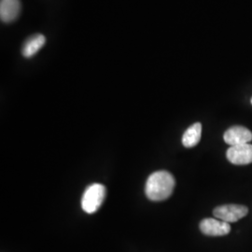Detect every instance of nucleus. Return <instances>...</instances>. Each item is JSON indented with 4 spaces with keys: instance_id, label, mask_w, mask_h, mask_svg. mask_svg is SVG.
Instances as JSON below:
<instances>
[{
    "instance_id": "1",
    "label": "nucleus",
    "mask_w": 252,
    "mask_h": 252,
    "mask_svg": "<svg viewBox=\"0 0 252 252\" xmlns=\"http://www.w3.org/2000/svg\"><path fill=\"white\" fill-rule=\"evenodd\" d=\"M175 186L176 180L171 173L167 171L154 172L147 180L145 192L150 200L159 202L169 198Z\"/></svg>"
},
{
    "instance_id": "2",
    "label": "nucleus",
    "mask_w": 252,
    "mask_h": 252,
    "mask_svg": "<svg viewBox=\"0 0 252 252\" xmlns=\"http://www.w3.org/2000/svg\"><path fill=\"white\" fill-rule=\"evenodd\" d=\"M107 194L106 187L99 183H94L85 189L81 198V207L88 214L95 213L102 206Z\"/></svg>"
},
{
    "instance_id": "3",
    "label": "nucleus",
    "mask_w": 252,
    "mask_h": 252,
    "mask_svg": "<svg viewBox=\"0 0 252 252\" xmlns=\"http://www.w3.org/2000/svg\"><path fill=\"white\" fill-rule=\"evenodd\" d=\"M249 208L242 205H224L217 207L213 210V215L225 222H236L247 216Z\"/></svg>"
},
{
    "instance_id": "4",
    "label": "nucleus",
    "mask_w": 252,
    "mask_h": 252,
    "mask_svg": "<svg viewBox=\"0 0 252 252\" xmlns=\"http://www.w3.org/2000/svg\"><path fill=\"white\" fill-rule=\"evenodd\" d=\"M226 156L229 162L236 165H246L252 162V145L250 143L232 146L228 149Z\"/></svg>"
},
{
    "instance_id": "5",
    "label": "nucleus",
    "mask_w": 252,
    "mask_h": 252,
    "mask_svg": "<svg viewBox=\"0 0 252 252\" xmlns=\"http://www.w3.org/2000/svg\"><path fill=\"white\" fill-rule=\"evenodd\" d=\"M200 230L208 236H222L231 232V226L223 220L208 218L200 222Z\"/></svg>"
},
{
    "instance_id": "6",
    "label": "nucleus",
    "mask_w": 252,
    "mask_h": 252,
    "mask_svg": "<svg viewBox=\"0 0 252 252\" xmlns=\"http://www.w3.org/2000/svg\"><path fill=\"white\" fill-rule=\"evenodd\" d=\"M226 144L229 146L246 144L252 140V133L244 126H232L223 135Z\"/></svg>"
},
{
    "instance_id": "7",
    "label": "nucleus",
    "mask_w": 252,
    "mask_h": 252,
    "mask_svg": "<svg viewBox=\"0 0 252 252\" xmlns=\"http://www.w3.org/2000/svg\"><path fill=\"white\" fill-rule=\"evenodd\" d=\"M21 12L20 0H0V18L4 23H11L18 18Z\"/></svg>"
},
{
    "instance_id": "8",
    "label": "nucleus",
    "mask_w": 252,
    "mask_h": 252,
    "mask_svg": "<svg viewBox=\"0 0 252 252\" xmlns=\"http://www.w3.org/2000/svg\"><path fill=\"white\" fill-rule=\"evenodd\" d=\"M46 37L41 34H35L27 37L22 46V54L26 58H31L36 55L39 50L45 45Z\"/></svg>"
},
{
    "instance_id": "9",
    "label": "nucleus",
    "mask_w": 252,
    "mask_h": 252,
    "mask_svg": "<svg viewBox=\"0 0 252 252\" xmlns=\"http://www.w3.org/2000/svg\"><path fill=\"white\" fill-rule=\"evenodd\" d=\"M202 135V125L195 123L185 131L182 136V144L186 148H192L198 144Z\"/></svg>"
},
{
    "instance_id": "10",
    "label": "nucleus",
    "mask_w": 252,
    "mask_h": 252,
    "mask_svg": "<svg viewBox=\"0 0 252 252\" xmlns=\"http://www.w3.org/2000/svg\"></svg>"
}]
</instances>
